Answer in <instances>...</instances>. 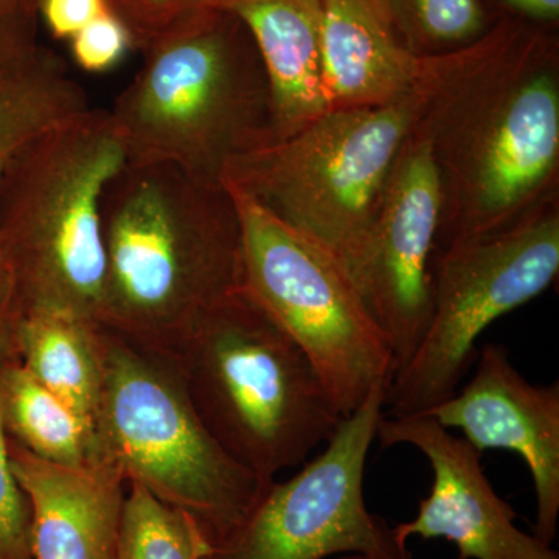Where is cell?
I'll use <instances>...</instances> for the list:
<instances>
[{
    "instance_id": "obj_1",
    "label": "cell",
    "mask_w": 559,
    "mask_h": 559,
    "mask_svg": "<svg viewBox=\"0 0 559 559\" xmlns=\"http://www.w3.org/2000/svg\"><path fill=\"white\" fill-rule=\"evenodd\" d=\"M415 87L443 187L437 250L559 197L557 28L498 20L463 49L419 58Z\"/></svg>"
},
{
    "instance_id": "obj_2",
    "label": "cell",
    "mask_w": 559,
    "mask_h": 559,
    "mask_svg": "<svg viewBox=\"0 0 559 559\" xmlns=\"http://www.w3.org/2000/svg\"><path fill=\"white\" fill-rule=\"evenodd\" d=\"M102 235L98 323L162 358L242 288L240 216L224 182L127 162L103 198Z\"/></svg>"
},
{
    "instance_id": "obj_3",
    "label": "cell",
    "mask_w": 559,
    "mask_h": 559,
    "mask_svg": "<svg viewBox=\"0 0 559 559\" xmlns=\"http://www.w3.org/2000/svg\"><path fill=\"white\" fill-rule=\"evenodd\" d=\"M143 53L109 110L128 164H171L223 183L231 160L274 140L266 70L230 10L202 11Z\"/></svg>"
},
{
    "instance_id": "obj_4",
    "label": "cell",
    "mask_w": 559,
    "mask_h": 559,
    "mask_svg": "<svg viewBox=\"0 0 559 559\" xmlns=\"http://www.w3.org/2000/svg\"><path fill=\"white\" fill-rule=\"evenodd\" d=\"M127 162L109 110L92 108L33 140L11 162L0 186V252L14 312L98 323L103 198Z\"/></svg>"
},
{
    "instance_id": "obj_5",
    "label": "cell",
    "mask_w": 559,
    "mask_h": 559,
    "mask_svg": "<svg viewBox=\"0 0 559 559\" xmlns=\"http://www.w3.org/2000/svg\"><path fill=\"white\" fill-rule=\"evenodd\" d=\"M165 359L213 439L266 481L307 462L344 418L304 349L242 288Z\"/></svg>"
},
{
    "instance_id": "obj_6",
    "label": "cell",
    "mask_w": 559,
    "mask_h": 559,
    "mask_svg": "<svg viewBox=\"0 0 559 559\" xmlns=\"http://www.w3.org/2000/svg\"><path fill=\"white\" fill-rule=\"evenodd\" d=\"M98 457L189 514L210 549L229 543L272 481L230 457L194 411L175 367L100 325Z\"/></svg>"
},
{
    "instance_id": "obj_7",
    "label": "cell",
    "mask_w": 559,
    "mask_h": 559,
    "mask_svg": "<svg viewBox=\"0 0 559 559\" xmlns=\"http://www.w3.org/2000/svg\"><path fill=\"white\" fill-rule=\"evenodd\" d=\"M421 98L380 108L326 110L288 139L231 160L223 182L329 250L356 282L371 227Z\"/></svg>"
},
{
    "instance_id": "obj_8",
    "label": "cell",
    "mask_w": 559,
    "mask_h": 559,
    "mask_svg": "<svg viewBox=\"0 0 559 559\" xmlns=\"http://www.w3.org/2000/svg\"><path fill=\"white\" fill-rule=\"evenodd\" d=\"M224 183L240 216L242 289L304 349L348 417L395 374L384 331L329 250Z\"/></svg>"
},
{
    "instance_id": "obj_9",
    "label": "cell",
    "mask_w": 559,
    "mask_h": 559,
    "mask_svg": "<svg viewBox=\"0 0 559 559\" xmlns=\"http://www.w3.org/2000/svg\"><path fill=\"white\" fill-rule=\"evenodd\" d=\"M559 272V197L479 237L448 242L433 261V304L417 349L389 382V417L425 415L451 399L502 316L549 289Z\"/></svg>"
},
{
    "instance_id": "obj_10",
    "label": "cell",
    "mask_w": 559,
    "mask_h": 559,
    "mask_svg": "<svg viewBox=\"0 0 559 559\" xmlns=\"http://www.w3.org/2000/svg\"><path fill=\"white\" fill-rule=\"evenodd\" d=\"M384 385L342 418L325 450L300 473L272 481L240 532L202 559H412L388 522L367 510V455L384 417Z\"/></svg>"
},
{
    "instance_id": "obj_11",
    "label": "cell",
    "mask_w": 559,
    "mask_h": 559,
    "mask_svg": "<svg viewBox=\"0 0 559 559\" xmlns=\"http://www.w3.org/2000/svg\"><path fill=\"white\" fill-rule=\"evenodd\" d=\"M441 218L439 167L429 140L414 127L393 164L355 282L388 337L395 374L409 362L432 314Z\"/></svg>"
},
{
    "instance_id": "obj_12",
    "label": "cell",
    "mask_w": 559,
    "mask_h": 559,
    "mask_svg": "<svg viewBox=\"0 0 559 559\" xmlns=\"http://www.w3.org/2000/svg\"><path fill=\"white\" fill-rule=\"evenodd\" d=\"M374 440L382 448L409 444L432 468V488L417 516L392 528L401 546L418 536L450 540L457 559H559L554 547L518 527L516 511L485 476L481 452L429 415H384Z\"/></svg>"
},
{
    "instance_id": "obj_13",
    "label": "cell",
    "mask_w": 559,
    "mask_h": 559,
    "mask_svg": "<svg viewBox=\"0 0 559 559\" xmlns=\"http://www.w3.org/2000/svg\"><path fill=\"white\" fill-rule=\"evenodd\" d=\"M473 378L429 417L459 429L477 451L506 450L524 460L536 492L535 536L554 544L559 516V384H532L502 345L477 353Z\"/></svg>"
},
{
    "instance_id": "obj_14",
    "label": "cell",
    "mask_w": 559,
    "mask_h": 559,
    "mask_svg": "<svg viewBox=\"0 0 559 559\" xmlns=\"http://www.w3.org/2000/svg\"><path fill=\"white\" fill-rule=\"evenodd\" d=\"M10 462L31 503L35 559H117L127 480L108 460L62 466L9 437Z\"/></svg>"
},
{
    "instance_id": "obj_15",
    "label": "cell",
    "mask_w": 559,
    "mask_h": 559,
    "mask_svg": "<svg viewBox=\"0 0 559 559\" xmlns=\"http://www.w3.org/2000/svg\"><path fill=\"white\" fill-rule=\"evenodd\" d=\"M419 58L382 0H322L320 90L326 110L380 108L415 91Z\"/></svg>"
},
{
    "instance_id": "obj_16",
    "label": "cell",
    "mask_w": 559,
    "mask_h": 559,
    "mask_svg": "<svg viewBox=\"0 0 559 559\" xmlns=\"http://www.w3.org/2000/svg\"><path fill=\"white\" fill-rule=\"evenodd\" d=\"M221 5L237 14L255 40L270 81L272 142L323 116L322 0H223Z\"/></svg>"
},
{
    "instance_id": "obj_17",
    "label": "cell",
    "mask_w": 559,
    "mask_h": 559,
    "mask_svg": "<svg viewBox=\"0 0 559 559\" xmlns=\"http://www.w3.org/2000/svg\"><path fill=\"white\" fill-rule=\"evenodd\" d=\"M13 344L14 358L95 433L103 380L100 325L58 312H14Z\"/></svg>"
},
{
    "instance_id": "obj_18",
    "label": "cell",
    "mask_w": 559,
    "mask_h": 559,
    "mask_svg": "<svg viewBox=\"0 0 559 559\" xmlns=\"http://www.w3.org/2000/svg\"><path fill=\"white\" fill-rule=\"evenodd\" d=\"M0 393L7 433L36 457L62 466L100 459L90 426L14 356L0 364Z\"/></svg>"
},
{
    "instance_id": "obj_19",
    "label": "cell",
    "mask_w": 559,
    "mask_h": 559,
    "mask_svg": "<svg viewBox=\"0 0 559 559\" xmlns=\"http://www.w3.org/2000/svg\"><path fill=\"white\" fill-rule=\"evenodd\" d=\"M90 109L86 92L49 49L31 68L0 79V186L33 140Z\"/></svg>"
},
{
    "instance_id": "obj_20",
    "label": "cell",
    "mask_w": 559,
    "mask_h": 559,
    "mask_svg": "<svg viewBox=\"0 0 559 559\" xmlns=\"http://www.w3.org/2000/svg\"><path fill=\"white\" fill-rule=\"evenodd\" d=\"M210 546L197 522L139 484H127L117 559H202Z\"/></svg>"
},
{
    "instance_id": "obj_21",
    "label": "cell",
    "mask_w": 559,
    "mask_h": 559,
    "mask_svg": "<svg viewBox=\"0 0 559 559\" xmlns=\"http://www.w3.org/2000/svg\"><path fill=\"white\" fill-rule=\"evenodd\" d=\"M404 46L439 57L481 38L495 24L484 0H382Z\"/></svg>"
},
{
    "instance_id": "obj_22",
    "label": "cell",
    "mask_w": 559,
    "mask_h": 559,
    "mask_svg": "<svg viewBox=\"0 0 559 559\" xmlns=\"http://www.w3.org/2000/svg\"><path fill=\"white\" fill-rule=\"evenodd\" d=\"M110 14L130 33L134 49H148L183 22L223 0H105Z\"/></svg>"
},
{
    "instance_id": "obj_23",
    "label": "cell",
    "mask_w": 559,
    "mask_h": 559,
    "mask_svg": "<svg viewBox=\"0 0 559 559\" xmlns=\"http://www.w3.org/2000/svg\"><path fill=\"white\" fill-rule=\"evenodd\" d=\"M2 364V362H0ZM0 559H35L32 511L10 462L9 433L0 393Z\"/></svg>"
},
{
    "instance_id": "obj_24",
    "label": "cell",
    "mask_w": 559,
    "mask_h": 559,
    "mask_svg": "<svg viewBox=\"0 0 559 559\" xmlns=\"http://www.w3.org/2000/svg\"><path fill=\"white\" fill-rule=\"evenodd\" d=\"M38 3L0 0V79L31 68L46 50L38 43Z\"/></svg>"
},
{
    "instance_id": "obj_25",
    "label": "cell",
    "mask_w": 559,
    "mask_h": 559,
    "mask_svg": "<svg viewBox=\"0 0 559 559\" xmlns=\"http://www.w3.org/2000/svg\"><path fill=\"white\" fill-rule=\"evenodd\" d=\"M70 47L81 69L100 73L119 64L132 40L123 24L114 14L105 13L76 33Z\"/></svg>"
},
{
    "instance_id": "obj_26",
    "label": "cell",
    "mask_w": 559,
    "mask_h": 559,
    "mask_svg": "<svg viewBox=\"0 0 559 559\" xmlns=\"http://www.w3.org/2000/svg\"><path fill=\"white\" fill-rule=\"evenodd\" d=\"M38 13L55 38L70 40L110 11L105 0H39Z\"/></svg>"
},
{
    "instance_id": "obj_27",
    "label": "cell",
    "mask_w": 559,
    "mask_h": 559,
    "mask_svg": "<svg viewBox=\"0 0 559 559\" xmlns=\"http://www.w3.org/2000/svg\"><path fill=\"white\" fill-rule=\"evenodd\" d=\"M492 20H514L558 28L559 0H484Z\"/></svg>"
},
{
    "instance_id": "obj_28",
    "label": "cell",
    "mask_w": 559,
    "mask_h": 559,
    "mask_svg": "<svg viewBox=\"0 0 559 559\" xmlns=\"http://www.w3.org/2000/svg\"><path fill=\"white\" fill-rule=\"evenodd\" d=\"M13 318V310L0 318V362L14 356Z\"/></svg>"
},
{
    "instance_id": "obj_29",
    "label": "cell",
    "mask_w": 559,
    "mask_h": 559,
    "mask_svg": "<svg viewBox=\"0 0 559 559\" xmlns=\"http://www.w3.org/2000/svg\"><path fill=\"white\" fill-rule=\"evenodd\" d=\"M13 310V283H11L10 271L0 252V318Z\"/></svg>"
},
{
    "instance_id": "obj_30",
    "label": "cell",
    "mask_w": 559,
    "mask_h": 559,
    "mask_svg": "<svg viewBox=\"0 0 559 559\" xmlns=\"http://www.w3.org/2000/svg\"><path fill=\"white\" fill-rule=\"evenodd\" d=\"M342 559H367L366 557H360V555H348V557Z\"/></svg>"
},
{
    "instance_id": "obj_31",
    "label": "cell",
    "mask_w": 559,
    "mask_h": 559,
    "mask_svg": "<svg viewBox=\"0 0 559 559\" xmlns=\"http://www.w3.org/2000/svg\"><path fill=\"white\" fill-rule=\"evenodd\" d=\"M36 3H39V0H35Z\"/></svg>"
}]
</instances>
